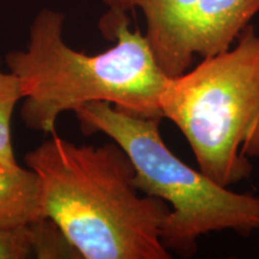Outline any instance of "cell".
<instances>
[{
  "mask_svg": "<svg viewBox=\"0 0 259 259\" xmlns=\"http://www.w3.org/2000/svg\"><path fill=\"white\" fill-rule=\"evenodd\" d=\"M65 15L42 9L32 21L29 44L5 56L21 80L22 120L32 131L56 134L58 118L92 102H107L145 118H162L160 100L169 77L126 14L108 11L100 27L115 44L99 54L71 48L63 37Z\"/></svg>",
  "mask_w": 259,
  "mask_h": 259,
  "instance_id": "6da1fadb",
  "label": "cell"
},
{
  "mask_svg": "<svg viewBox=\"0 0 259 259\" xmlns=\"http://www.w3.org/2000/svg\"><path fill=\"white\" fill-rule=\"evenodd\" d=\"M40 177L46 218L84 259H170L161 229L170 211L142 193L136 170L118 144L77 145L53 134L29 151Z\"/></svg>",
  "mask_w": 259,
  "mask_h": 259,
  "instance_id": "7a4b0ae2",
  "label": "cell"
},
{
  "mask_svg": "<svg viewBox=\"0 0 259 259\" xmlns=\"http://www.w3.org/2000/svg\"><path fill=\"white\" fill-rule=\"evenodd\" d=\"M74 114L84 135L108 136L125 151L142 193L169 205L161 241L171 255L193 257L198 239L212 232L242 236L259 232V196L234 192L181 161L162 138V119L132 114L107 102L88 103Z\"/></svg>",
  "mask_w": 259,
  "mask_h": 259,
  "instance_id": "3957f363",
  "label": "cell"
},
{
  "mask_svg": "<svg viewBox=\"0 0 259 259\" xmlns=\"http://www.w3.org/2000/svg\"><path fill=\"white\" fill-rule=\"evenodd\" d=\"M162 118L176 124L199 169L220 185L251 176L259 158V32L247 25L231 48L169 77Z\"/></svg>",
  "mask_w": 259,
  "mask_h": 259,
  "instance_id": "277c9868",
  "label": "cell"
},
{
  "mask_svg": "<svg viewBox=\"0 0 259 259\" xmlns=\"http://www.w3.org/2000/svg\"><path fill=\"white\" fill-rule=\"evenodd\" d=\"M108 11L127 14L141 10L155 59L168 77H177L190 69L186 54V32L198 0H101Z\"/></svg>",
  "mask_w": 259,
  "mask_h": 259,
  "instance_id": "5b68a950",
  "label": "cell"
},
{
  "mask_svg": "<svg viewBox=\"0 0 259 259\" xmlns=\"http://www.w3.org/2000/svg\"><path fill=\"white\" fill-rule=\"evenodd\" d=\"M257 14L259 0H198L186 32L189 59L231 48Z\"/></svg>",
  "mask_w": 259,
  "mask_h": 259,
  "instance_id": "8992f818",
  "label": "cell"
},
{
  "mask_svg": "<svg viewBox=\"0 0 259 259\" xmlns=\"http://www.w3.org/2000/svg\"><path fill=\"white\" fill-rule=\"evenodd\" d=\"M46 219L40 177L0 163V228H22Z\"/></svg>",
  "mask_w": 259,
  "mask_h": 259,
  "instance_id": "52a82bcc",
  "label": "cell"
},
{
  "mask_svg": "<svg viewBox=\"0 0 259 259\" xmlns=\"http://www.w3.org/2000/svg\"><path fill=\"white\" fill-rule=\"evenodd\" d=\"M23 99L21 80L11 71L3 70L0 60V163L11 169L21 167L14 153L11 121L16 106Z\"/></svg>",
  "mask_w": 259,
  "mask_h": 259,
  "instance_id": "ba28073f",
  "label": "cell"
},
{
  "mask_svg": "<svg viewBox=\"0 0 259 259\" xmlns=\"http://www.w3.org/2000/svg\"><path fill=\"white\" fill-rule=\"evenodd\" d=\"M34 253L37 258H80L59 227L48 218L32 223Z\"/></svg>",
  "mask_w": 259,
  "mask_h": 259,
  "instance_id": "9c48e42d",
  "label": "cell"
},
{
  "mask_svg": "<svg viewBox=\"0 0 259 259\" xmlns=\"http://www.w3.org/2000/svg\"><path fill=\"white\" fill-rule=\"evenodd\" d=\"M34 253V232L30 226L0 228V259H24Z\"/></svg>",
  "mask_w": 259,
  "mask_h": 259,
  "instance_id": "30bf717a",
  "label": "cell"
}]
</instances>
